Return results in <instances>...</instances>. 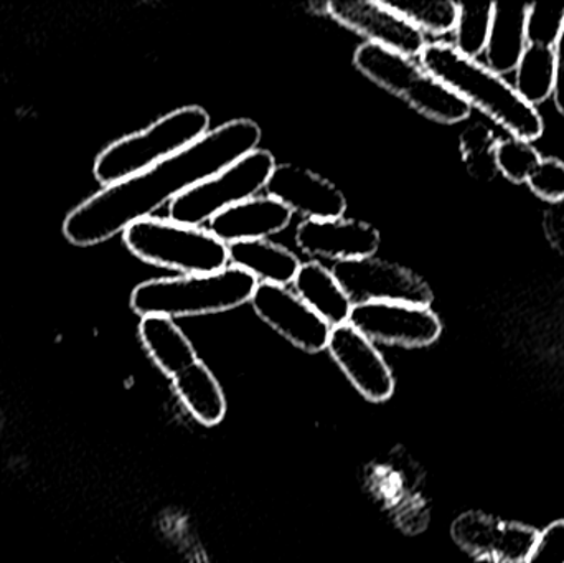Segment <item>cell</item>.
Wrapping results in <instances>:
<instances>
[{"label":"cell","mask_w":564,"mask_h":563,"mask_svg":"<svg viewBox=\"0 0 564 563\" xmlns=\"http://www.w3.org/2000/svg\"><path fill=\"white\" fill-rule=\"evenodd\" d=\"M260 141L261 128L251 119L225 122L161 164L105 185L66 215L63 235L75 247L105 243L250 154Z\"/></svg>","instance_id":"obj_1"},{"label":"cell","mask_w":564,"mask_h":563,"mask_svg":"<svg viewBox=\"0 0 564 563\" xmlns=\"http://www.w3.org/2000/svg\"><path fill=\"white\" fill-rule=\"evenodd\" d=\"M421 66L456 93L470 108L502 126L512 138L532 142L542 138L545 122L535 106L520 98L513 85L477 59L467 58L454 45L427 43L420 55Z\"/></svg>","instance_id":"obj_2"},{"label":"cell","mask_w":564,"mask_h":563,"mask_svg":"<svg viewBox=\"0 0 564 563\" xmlns=\"http://www.w3.org/2000/svg\"><path fill=\"white\" fill-rule=\"evenodd\" d=\"M257 286V278L228 264L217 273L144 281L132 291L131 307L141 317L207 316L250 303Z\"/></svg>","instance_id":"obj_3"},{"label":"cell","mask_w":564,"mask_h":563,"mask_svg":"<svg viewBox=\"0 0 564 563\" xmlns=\"http://www.w3.org/2000/svg\"><path fill=\"white\" fill-rule=\"evenodd\" d=\"M208 128L210 116L200 106L175 109L102 149L93 169L96 181L105 187L134 177L204 138Z\"/></svg>","instance_id":"obj_4"},{"label":"cell","mask_w":564,"mask_h":563,"mask_svg":"<svg viewBox=\"0 0 564 563\" xmlns=\"http://www.w3.org/2000/svg\"><path fill=\"white\" fill-rule=\"evenodd\" d=\"M354 65L375 85L403 99L431 121L457 124L470 116V106L413 58L365 42L355 50Z\"/></svg>","instance_id":"obj_5"},{"label":"cell","mask_w":564,"mask_h":563,"mask_svg":"<svg viewBox=\"0 0 564 563\" xmlns=\"http://www.w3.org/2000/svg\"><path fill=\"white\" fill-rule=\"evenodd\" d=\"M122 240L139 260L184 277L217 273L230 263L228 245L210 230L171 218H142L122 234Z\"/></svg>","instance_id":"obj_6"},{"label":"cell","mask_w":564,"mask_h":563,"mask_svg":"<svg viewBox=\"0 0 564 563\" xmlns=\"http://www.w3.org/2000/svg\"><path fill=\"white\" fill-rule=\"evenodd\" d=\"M274 167L276 161L270 151L254 149L224 171L178 195L169 204V218L200 227L220 212L257 197L258 192L267 187Z\"/></svg>","instance_id":"obj_7"},{"label":"cell","mask_w":564,"mask_h":563,"mask_svg":"<svg viewBox=\"0 0 564 563\" xmlns=\"http://www.w3.org/2000/svg\"><path fill=\"white\" fill-rule=\"evenodd\" d=\"M334 274L351 303H404L426 306L434 301L430 284L397 263L361 258L335 263Z\"/></svg>","instance_id":"obj_8"},{"label":"cell","mask_w":564,"mask_h":563,"mask_svg":"<svg viewBox=\"0 0 564 563\" xmlns=\"http://www.w3.org/2000/svg\"><path fill=\"white\" fill-rule=\"evenodd\" d=\"M348 324L371 343L417 349L436 343L443 323L431 307L404 303L355 304Z\"/></svg>","instance_id":"obj_9"},{"label":"cell","mask_w":564,"mask_h":563,"mask_svg":"<svg viewBox=\"0 0 564 563\" xmlns=\"http://www.w3.org/2000/svg\"><path fill=\"white\" fill-rule=\"evenodd\" d=\"M453 541L479 562L525 563L535 545L539 531L507 522L484 512H464L451 528Z\"/></svg>","instance_id":"obj_10"},{"label":"cell","mask_w":564,"mask_h":563,"mask_svg":"<svg viewBox=\"0 0 564 563\" xmlns=\"http://www.w3.org/2000/svg\"><path fill=\"white\" fill-rule=\"evenodd\" d=\"M325 13L335 22L365 36L368 43L414 58L427 45L426 36L383 2L370 0H332Z\"/></svg>","instance_id":"obj_11"},{"label":"cell","mask_w":564,"mask_h":563,"mask_svg":"<svg viewBox=\"0 0 564 563\" xmlns=\"http://www.w3.org/2000/svg\"><path fill=\"white\" fill-rule=\"evenodd\" d=\"M250 303L261 321L292 346L308 354L327 349L330 324L288 288L258 283Z\"/></svg>","instance_id":"obj_12"},{"label":"cell","mask_w":564,"mask_h":563,"mask_svg":"<svg viewBox=\"0 0 564 563\" xmlns=\"http://www.w3.org/2000/svg\"><path fill=\"white\" fill-rule=\"evenodd\" d=\"M327 350L351 386L368 402L383 403L394 393V376L380 350L364 334L345 323L332 327Z\"/></svg>","instance_id":"obj_13"},{"label":"cell","mask_w":564,"mask_h":563,"mask_svg":"<svg viewBox=\"0 0 564 563\" xmlns=\"http://www.w3.org/2000/svg\"><path fill=\"white\" fill-rule=\"evenodd\" d=\"M264 188L292 214L307 220L338 218L347 210V198L332 182L295 164H276Z\"/></svg>","instance_id":"obj_14"},{"label":"cell","mask_w":564,"mask_h":563,"mask_svg":"<svg viewBox=\"0 0 564 563\" xmlns=\"http://www.w3.org/2000/svg\"><path fill=\"white\" fill-rule=\"evenodd\" d=\"M380 241V231L373 225L344 217L304 220L295 231V243L305 255L337 263L375 257Z\"/></svg>","instance_id":"obj_15"},{"label":"cell","mask_w":564,"mask_h":563,"mask_svg":"<svg viewBox=\"0 0 564 563\" xmlns=\"http://www.w3.org/2000/svg\"><path fill=\"white\" fill-rule=\"evenodd\" d=\"M291 218L292 212L276 198L257 195L215 215L210 220V231L227 245L267 240L288 228Z\"/></svg>","instance_id":"obj_16"},{"label":"cell","mask_w":564,"mask_h":563,"mask_svg":"<svg viewBox=\"0 0 564 563\" xmlns=\"http://www.w3.org/2000/svg\"><path fill=\"white\" fill-rule=\"evenodd\" d=\"M530 3H494L492 26L486 46L487 66L497 75L512 73L519 66L527 45V17Z\"/></svg>","instance_id":"obj_17"},{"label":"cell","mask_w":564,"mask_h":563,"mask_svg":"<svg viewBox=\"0 0 564 563\" xmlns=\"http://www.w3.org/2000/svg\"><path fill=\"white\" fill-rule=\"evenodd\" d=\"M139 337L155 366L171 379L198 360L194 344L171 317H142Z\"/></svg>","instance_id":"obj_18"},{"label":"cell","mask_w":564,"mask_h":563,"mask_svg":"<svg viewBox=\"0 0 564 563\" xmlns=\"http://www.w3.org/2000/svg\"><path fill=\"white\" fill-rule=\"evenodd\" d=\"M292 284L295 294L332 327L340 326L350 320L354 303L338 283L334 271L327 270L317 261H308L301 264V270Z\"/></svg>","instance_id":"obj_19"},{"label":"cell","mask_w":564,"mask_h":563,"mask_svg":"<svg viewBox=\"0 0 564 563\" xmlns=\"http://www.w3.org/2000/svg\"><path fill=\"white\" fill-rule=\"evenodd\" d=\"M231 267L257 278L258 283L278 284L288 286L295 280L301 261L299 258L281 245L270 240L238 241L228 245Z\"/></svg>","instance_id":"obj_20"},{"label":"cell","mask_w":564,"mask_h":563,"mask_svg":"<svg viewBox=\"0 0 564 563\" xmlns=\"http://www.w3.org/2000/svg\"><path fill=\"white\" fill-rule=\"evenodd\" d=\"M172 380L178 399L197 422L207 426L224 422L227 397L207 364L198 359Z\"/></svg>","instance_id":"obj_21"},{"label":"cell","mask_w":564,"mask_h":563,"mask_svg":"<svg viewBox=\"0 0 564 563\" xmlns=\"http://www.w3.org/2000/svg\"><path fill=\"white\" fill-rule=\"evenodd\" d=\"M516 86L520 98L529 105H542L555 88V50L550 46L527 45L519 66Z\"/></svg>","instance_id":"obj_22"},{"label":"cell","mask_w":564,"mask_h":563,"mask_svg":"<svg viewBox=\"0 0 564 563\" xmlns=\"http://www.w3.org/2000/svg\"><path fill=\"white\" fill-rule=\"evenodd\" d=\"M383 3L423 33L446 35L456 29L459 3L453 0H416V2L383 0Z\"/></svg>","instance_id":"obj_23"},{"label":"cell","mask_w":564,"mask_h":563,"mask_svg":"<svg viewBox=\"0 0 564 563\" xmlns=\"http://www.w3.org/2000/svg\"><path fill=\"white\" fill-rule=\"evenodd\" d=\"M494 3H459L457 13L456 45L454 48L467 58L476 59L480 53L486 52L489 42L490 26H492Z\"/></svg>","instance_id":"obj_24"},{"label":"cell","mask_w":564,"mask_h":563,"mask_svg":"<svg viewBox=\"0 0 564 563\" xmlns=\"http://www.w3.org/2000/svg\"><path fill=\"white\" fill-rule=\"evenodd\" d=\"M494 159L497 171L502 172L509 181L523 184L542 161V155L533 148L532 142L509 138L497 141Z\"/></svg>","instance_id":"obj_25"},{"label":"cell","mask_w":564,"mask_h":563,"mask_svg":"<svg viewBox=\"0 0 564 563\" xmlns=\"http://www.w3.org/2000/svg\"><path fill=\"white\" fill-rule=\"evenodd\" d=\"M496 144L492 131L484 124L470 126L460 138L464 161L470 174L476 175L480 181H490L499 172L494 159Z\"/></svg>","instance_id":"obj_26"},{"label":"cell","mask_w":564,"mask_h":563,"mask_svg":"<svg viewBox=\"0 0 564 563\" xmlns=\"http://www.w3.org/2000/svg\"><path fill=\"white\" fill-rule=\"evenodd\" d=\"M564 26V3H530L527 42L553 48Z\"/></svg>","instance_id":"obj_27"},{"label":"cell","mask_w":564,"mask_h":563,"mask_svg":"<svg viewBox=\"0 0 564 563\" xmlns=\"http://www.w3.org/2000/svg\"><path fill=\"white\" fill-rule=\"evenodd\" d=\"M533 194L553 204L564 202V162L555 158H545L536 165L527 181Z\"/></svg>","instance_id":"obj_28"},{"label":"cell","mask_w":564,"mask_h":563,"mask_svg":"<svg viewBox=\"0 0 564 563\" xmlns=\"http://www.w3.org/2000/svg\"><path fill=\"white\" fill-rule=\"evenodd\" d=\"M525 563H564V519L539 532Z\"/></svg>","instance_id":"obj_29"},{"label":"cell","mask_w":564,"mask_h":563,"mask_svg":"<svg viewBox=\"0 0 564 563\" xmlns=\"http://www.w3.org/2000/svg\"><path fill=\"white\" fill-rule=\"evenodd\" d=\"M555 50V88H553V98H555L556 108L564 116V26L558 42L553 46Z\"/></svg>","instance_id":"obj_30"}]
</instances>
